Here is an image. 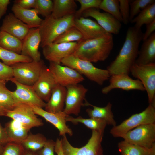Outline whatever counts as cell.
Returning <instances> with one entry per match:
<instances>
[{
  "instance_id": "1",
  "label": "cell",
  "mask_w": 155,
  "mask_h": 155,
  "mask_svg": "<svg viewBox=\"0 0 155 155\" xmlns=\"http://www.w3.org/2000/svg\"><path fill=\"white\" fill-rule=\"evenodd\" d=\"M141 28L134 26L128 28L125 42L118 55L107 67L110 75L118 74L129 75L138 57L140 44L143 40Z\"/></svg>"
},
{
  "instance_id": "2",
  "label": "cell",
  "mask_w": 155,
  "mask_h": 155,
  "mask_svg": "<svg viewBox=\"0 0 155 155\" xmlns=\"http://www.w3.org/2000/svg\"><path fill=\"white\" fill-rule=\"evenodd\" d=\"M113 46V35L107 33L99 37L77 42L73 55L91 63L104 61L109 57Z\"/></svg>"
},
{
  "instance_id": "3",
  "label": "cell",
  "mask_w": 155,
  "mask_h": 155,
  "mask_svg": "<svg viewBox=\"0 0 155 155\" xmlns=\"http://www.w3.org/2000/svg\"><path fill=\"white\" fill-rule=\"evenodd\" d=\"M74 15L56 18L51 14L45 18L39 28L40 46L43 47L53 42L59 36L69 28L74 26Z\"/></svg>"
},
{
  "instance_id": "4",
  "label": "cell",
  "mask_w": 155,
  "mask_h": 155,
  "mask_svg": "<svg viewBox=\"0 0 155 155\" xmlns=\"http://www.w3.org/2000/svg\"><path fill=\"white\" fill-rule=\"evenodd\" d=\"M61 63L64 66L73 69L90 80L102 85L110 76L107 69L95 67L92 63L75 56L73 54L63 59Z\"/></svg>"
},
{
  "instance_id": "5",
  "label": "cell",
  "mask_w": 155,
  "mask_h": 155,
  "mask_svg": "<svg viewBox=\"0 0 155 155\" xmlns=\"http://www.w3.org/2000/svg\"><path fill=\"white\" fill-rule=\"evenodd\" d=\"M155 123V106L149 104L144 111L133 114L117 125L113 126L110 133L114 137H122L128 132L141 125Z\"/></svg>"
},
{
  "instance_id": "6",
  "label": "cell",
  "mask_w": 155,
  "mask_h": 155,
  "mask_svg": "<svg viewBox=\"0 0 155 155\" xmlns=\"http://www.w3.org/2000/svg\"><path fill=\"white\" fill-rule=\"evenodd\" d=\"M45 65L41 60L36 61L19 62L11 66L13 79L21 84L32 86L38 79L41 70Z\"/></svg>"
},
{
  "instance_id": "7",
  "label": "cell",
  "mask_w": 155,
  "mask_h": 155,
  "mask_svg": "<svg viewBox=\"0 0 155 155\" xmlns=\"http://www.w3.org/2000/svg\"><path fill=\"white\" fill-rule=\"evenodd\" d=\"M104 133L92 131L91 137L87 144L80 148L73 146L66 135L61 140L64 155H103L101 143Z\"/></svg>"
},
{
  "instance_id": "8",
  "label": "cell",
  "mask_w": 155,
  "mask_h": 155,
  "mask_svg": "<svg viewBox=\"0 0 155 155\" xmlns=\"http://www.w3.org/2000/svg\"><path fill=\"white\" fill-rule=\"evenodd\" d=\"M130 73L142 83L146 91L149 104L155 106V63H135L131 68Z\"/></svg>"
},
{
  "instance_id": "9",
  "label": "cell",
  "mask_w": 155,
  "mask_h": 155,
  "mask_svg": "<svg viewBox=\"0 0 155 155\" xmlns=\"http://www.w3.org/2000/svg\"><path fill=\"white\" fill-rule=\"evenodd\" d=\"M121 138L130 143L150 149L155 144V123L140 125Z\"/></svg>"
},
{
  "instance_id": "10",
  "label": "cell",
  "mask_w": 155,
  "mask_h": 155,
  "mask_svg": "<svg viewBox=\"0 0 155 155\" xmlns=\"http://www.w3.org/2000/svg\"><path fill=\"white\" fill-rule=\"evenodd\" d=\"M67 94L63 112L66 115H78L83 106L88 89L80 84L66 86Z\"/></svg>"
},
{
  "instance_id": "11",
  "label": "cell",
  "mask_w": 155,
  "mask_h": 155,
  "mask_svg": "<svg viewBox=\"0 0 155 155\" xmlns=\"http://www.w3.org/2000/svg\"><path fill=\"white\" fill-rule=\"evenodd\" d=\"M11 81L16 85V89L11 91L12 94L16 105L24 104L32 106L43 108L46 103L38 96L32 86L23 84L15 80L13 78Z\"/></svg>"
},
{
  "instance_id": "12",
  "label": "cell",
  "mask_w": 155,
  "mask_h": 155,
  "mask_svg": "<svg viewBox=\"0 0 155 155\" xmlns=\"http://www.w3.org/2000/svg\"><path fill=\"white\" fill-rule=\"evenodd\" d=\"M5 116L20 123L29 129L41 126L44 124L42 121L37 117L32 107L26 104L16 105L13 109L7 112Z\"/></svg>"
},
{
  "instance_id": "13",
  "label": "cell",
  "mask_w": 155,
  "mask_h": 155,
  "mask_svg": "<svg viewBox=\"0 0 155 155\" xmlns=\"http://www.w3.org/2000/svg\"><path fill=\"white\" fill-rule=\"evenodd\" d=\"M48 68L57 84L63 86L80 84L84 80L76 70L67 66L49 62Z\"/></svg>"
},
{
  "instance_id": "14",
  "label": "cell",
  "mask_w": 155,
  "mask_h": 155,
  "mask_svg": "<svg viewBox=\"0 0 155 155\" xmlns=\"http://www.w3.org/2000/svg\"><path fill=\"white\" fill-rule=\"evenodd\" d=\"M77 43L53 42L42 48L43 54L45 59L49 62L60 64L63 59L73 54Z\"/></svg>"
},
{
  "instance_id": "15",
  "label": "cell",
  "mask_w": 155,
  "mask_h": 155,
  "mask_svg": "<svg viewBox=\"0 0 155 155\" xmlns=\"http://www.w3.org/2000/svg\"><path fill=\"white\" fill-rule=\"evenodd\" d=\"M81 16L94 18L107 33L112 34H119L121 27V22L106 12H100L98 9L92 8L86 10L82 13Z\"/></svg>"
},
{
  "instance_id": "16",
  "label": "cell",
  "mask_w": 155,
  "mask_h": 155,
  "mask_svg": "<svg viewBox=\"0 0 155 155\" xmlns=\"http://www.w3.org/2000/svg\"><path fill=\"white\" fill-rule=\"evenodd\" d=\"M109 84L101 90L102 93L106 94L115 89H120L125 90H138L145 91L141 82L139 80H134L129 75L125 74L113 75H110Z\"/></svg>"
},
{
  "instance_id": "17",
  "label": "cell",
  "mask_w": 155,
  "mask_h": 155,
  "mask_svg": "<svg viewBox=\"0 0 155 155\" xmlns=\"http://www.w3.org/2000/svg\"><path fill=\"white\" fill-rule=\"evenodd\" d=\"M41 41L39 28H30L22 41L20 54L30 57L33 61H40L41 60V54L38 48Z\"/></svg>"
},
{
  "instance_id": "18",
  "label": "cell",
  "mask_w": 155,
  "mask_h": 155,
  "mask_svg": "<svg viewBox=\"0 0 155 155\" xmlns=\"http://www.w3.org/2000/svg\"><path fill=\"white\" fill-rule=\"evenodd\" d=\"M57 84L49 68L45 65L38 79L32 86L39 97L44 101L47 102L50 99L52 90Z\"/></svg>"
},
{
  "instance_id": "19",
  "label": "cell",
  "mask_w": 155,
  "mask_h": 155,
  "mask_svg": "<svg viewBox=\"0 0 155 155\" xmlns=\"http://www.w3.org/2000/svg\"><path fill=\"white\" fill-rule=\"evenodd\" d=\"M32 107L36 115L43 117L58 129L60 135L62 136L66 134L70 136L73 135L72 130L66 124V118L68 115L63 111L53 113L48 112L42 108Z\"/></svg>"
},
{
  "instance_id": "20",
  "label": "cell",
  "mask_w": 155,
  "mask_h": 155,
  "mask_svg": "<svg viewBox=\"0 0 155 155\" xmlns=\"http://www.w3.org/2000/svg\"><path fill=\"white\" fill-rule=\"evenodd\" d=\"M74 26L81 33L83 40L96 38L108 33L96 22L82 16L75 18Z\"/></svg>"
},
{
  "instance_id": "21",
  "label": "cell",
  "mask_w": 155,
  "mask_h": 155,
  "mask_svg": "<svg viewBox=\"0 0 155 155\" xmlns=\"http://www.w3.org/2000/svg\"><path fill=\"white\" fill-rule=\"evenodd\" d=\"M30 28L13 13H9L3 19L0 31L6 32L22 41Z\"/></svg>"
},
{
  "instance_id": "22",
  "label": "cell",
  "mask_w": 155,
  "mask_h": 155,
  "mask_svg": "<svg viewBox=\"0 0 155 155\" xmlns=\"http://www.w3.org/2000/svg\"><path fill=\"white\" fill-rule=\"evenodd\" d=\"M66 94V87L57 84L52 90L49 100L46 103L45 110L53 113L63 111Z\"/></svg>"
},
{
  "instance_id": "23",
  "label": "cell",
  "mask_w": 155,
  "mask_h": 155,
  "mask_svg": "<svg viewBox=\"0 0 155 155\" xmlns=\"http://www.w3.org/2000/svg\"><path fill=\"white\" fill-rule=\"evenodd\" d=\"M11 10L16 18L28 25L30 28H39L43 20L38 16L34 9H25L14 3Z\"/></svg>"
},
{
  "instance_id": "24",
  "label": "cell",
  "mask_w": 155,
  "mask_h": 155,
  "mask_svg": "<svg viewBox=\"0 0 155 155\" xmlns=\"http://www.w3.org/2000/svg\"><path fill=\"white\" fill-rule=\"evenodd\" d=\"M135 63L147 64L155 63V33L143 41Z\"/></svg>"
},
{
  "instance_id": "25",
  "label": "cell",
  "mask_w": 155,
  "mask_h": 155,
  "mask_svg": "<svg viewBox=\"0 0 155 155\" xmlns=\"http://www.w3.org/2000/svg\"><path fill=\"white\" fill-rule=\"evenodd\" d=\"M90 106L93 108H88L86 111L90 118H95L103 119L105 121L107 125L113 127L116 125V122L114 119V116L111 111L112 104L109 102L104 107H100L92 105L85 100L83 106Z\"/></svg>"
},
{
  "instance_id": "26",
  "label": "cell",
  "mask_w": 155,
  "mask_h": 155,
  "mask_svg": "<svg viewBox=\"0 0 155 155\" xmlns=\"http://www.w3.org/2000/svg\"><path fill=\"white\" fill-rule=\"evenodd\" d=\"M8 141L21 144L28 135L30 129L20 123L12 119L5 127Z\"/></svg>"
},
{
  "instance_id": "27",
  "label": "cell",
  "mask_w": 155,
  "mask_h": 155,
  "mask_svg": "<svg viewBox=\"0 0 155 155\" xmlns=\"http://www.w3.org/2000/svg\"><path fill=\"white\" fill-rule=\"evenodd\" d=\"M51 15L56 18H60L74 15L77 11V5L74 0H53Z\"/></svg>"
},
{
  "instance_id": "28",
  "label": "cell",
  "mask_w": 155,
  "mask_h": 155,
  "mask_svg": "<svg viewBox=\"0 0 155 155\" xmlns=\"http://www.w3.org/2000/svg\"><path fill=\"white\" fill-rule=\"evenodd\" d=\"M67 122H70L75 125L78 123L84 124L92 131H95L104 133L107 125L105 121L103 119L95 118H84L81 116L74 118L69 115L66 117Z\"/></svg>"
},
{
  "instance_id": "29",
  "label": "cell",
  "mask_w": 155,
  "mask_h": 155,
  "mask_svg": "<svg viewBox=\"0 0 155 155\" xmlns=\"http://www.w3.org/2000/svg\"><path fill=\"white\" fill-rule=\"evenodd\" d=\"M6 84L0 82V116H5L7 111L16 106L11 91L6 87Z\"/></svg>"
},
{
  "instance_id": "30",
  "label": "cell",
  "mask_w": 155,
  "mask_h": 155,
  "mask_svg": "<svg viewBox=\"0 0 155 155\" xmlns=\"http://www.w3.org/2000/svg\"><path fill=\"white\" fill-rule=\"evenodd\" d=\"M155 20V3L142 10L130 22L134 23L135 28L140 29L144 24L150 23Z\"/></svg>"
},
{
  "instance_id": "31",
  "label": "cell",
  "mask_w": 155,
  "mask_h": 155,
  "mask_svg": "<svg viewBox=\"0 0 155 155\" xmlns=\"http://www.w3.org/2000/svg\"><path fill=\"white\" fill-rule=\"evenodd\" d=\"M47 140L46 138L42 134H30L21 144L25 150L34 152L41 149Z\"/></svg>"
},
{
  "instance_id": "32",
  "label": "cell",
  "mask_w": 155,
  "mask_h": 155,
  "mask_svg": "<svg viewBox=\"0 0 155 155\" xmlns=\"http://www.w3.org/2000/svg\"><path fill=\"white\" fill-rule=\"evenodd\" d=\"M22 41L12 35L0 31V46L18 54H20Z\"/></svg>"
},
{
  "instance_id": "33",
  "label": "cell",
  "mask_w": 155,
  "mask_h": 155,
  "mask_svg": "<svg viewBox=\"0 0 155 155\" xmlns=\"http://www.w3.org/2000/svg\"><path fill=\"white\" fill-rule=\"evenodd\" d=\"M0 59L4 64L10 66L18 63L30 62L33 61L30 57L17 53L1 46Z\"/></svg>"
},
{
  "instance_id": "34",
  "label": "cell",
  "mask_w": 155,
  "mask_h": 155,
  "mask_svg": "<svg viewBox=\"0 0 155 155\" xmlns=\"http://www.w3.org/2000/svg\"><path fill=\"white\" fill-rule=\"evenodd\" d=\"M118 146L121 155H149L150 149L132 144L124 140L119 142Z\"/></svg>"
},
{
  "instance_id": "35",
  "label": "cell",
  "mask_w": 155,
  "mask_h": 155,
  "mask_svg": "<svg viewBox=\"0 0 155 155\" xmlns=\"http://www.w3.org/2000/svg\"><path fill=\"white\" fill-rule=\"evenodd\" d=\"M83 40V36L80 31L75 26L72 27L59 36L53 43H61L78 42Z\"/></svg>"
},
{
  "instance_id": "36",
  "label": "cell",
  "mask_w": 155,
  "mask_h": 155,
  "mask_svg": "<svg viewBox=\"0 0 155 155\" xmlns=\"http://www.w3.org/2000/svg\"><path fill=\"white\" fill-rule=\"evenodd\" d=\"M99 8L110 14L120 22H122V19L119 10V0H102Z\"/></svg>"
},
{
  "instance_id": "37",
  "label": "cell",
  "mask_w": 155,
  "mask_h": 155,
  "mask_svg": "<svg viewBox=\"0 0 155 155\" xmlns=\"http://www.w3.org/2000/svg\"><path fill=\"white\" fill-rule=\"evenodd\" d=\"M155 3L154 0H135L130 3L129 22L142 10L149 5Z\"/></svg>"
},
{
  "instance_id": "38",
  "label": "cell",
  "mask_w": 155,
  "mask_h": 155,
  "mask_svg": "<svg viewBox=\"0 0 155 155\" xmlns=\"http://www.w3.org/2000/svg\"><path fill=\"white\" fill-rule=\"evenodd\" d=\"M53 1L51 0H36L34 9L38 15L45 18L51 14L53 9Z\"/></svg>"
},
{
  "instance_id": "39",
  "label": "cell",
  "mask_w": 155,
  "mask_h": 155,
  "mask_svg": "<svg viewBox=\"0 0 155 155\" xmlns=\"http://www.w3.org/2000/svg\"><path fill=\"white\" fill-rule=\"evenodd\" d=\"M25 150L21 144L9 142L4 146L0 155H24Z\"/></svg>"
},
{
  "instance_id": "40",
  "label": "cell",
  "mask_w": 155,
  "mask_h": 155,
  "mask_svg": "<svg viewBox=\"0 0 155 155\" xmlns=\"http://www.w3.org/2000/svg\"><path fill=\"white\" fill-rule=\"evenodd\" d=\"M80 5V8L76 11L75 16V18L82 16V13L85 10L92 8L98 9L101 0H77Z\"/></svg>"
},
{
  "instance_id": "41",
  "label": "cell",
  "mask_w": 155,
  "mask_h": 155,
  "mask_svg": "<svg viewBox=\"0 0 155 155\" xmlns=\"http://www.w3.org/2000/svg\"><path fill=\"white\" fill-rule=\"evenodd\" d=\"M120 12L122 19V22L127 25L129 22L130 3L131 1L119 0Z\"/></svg>"
},
{
  "instance_id": "42",
  "label": "cell",
  "mask_w": 155,
  "mask_h": 155,
  "mask_svg": "<svg viewBox=\"0 0 155 155\" xmlns=\"http://www.w3.org/2000/svg\"><path fill=\"white\" fill-rule=\"evenodd\" d=\"M13 78L12 67L0 61V82L6 83Z\"/></svg>"
},
{
  "instance_id": "43",
  "label": "cell",
  "mask_w": 155,
  "mask_h": 155,
  "mask_svg": "<svg viewBox=\"0 0 155 155\" xmlns=\"http://www.w3.org/2000/svg\"><path fill=\"white\" fill-rule=\"evenodd\" d=\"M55 145L53 140H47L43 147L39 150V155H55Z\"/></svg>"
},
{
  "instance_id": "44",
  "label": "cell",
  "mask_w": 155,
  "mask_h": 155,
  "mask_svg": "<svg viewBox=\"0 0 155 155\" xmlns=\"http://www.w3.org/2000/svg\"><path fill=\"white\" fill-rule=\"evenodd\" d=\"M36 0H16L14 1L15 3L21 7L26 9H30L32 8H34Z\"/></svg>"
},
{
  "instance_id": "45",
  "label": "cell",
  "mask_w": 155,
  "mask_h": 155,
  "mask_svg": "<svg viewBox=\"0 0 155 155\" xmlns=\"http://www.w3.org/2000/svg\"><path fill=\"white\" fill-rule=\"evenodd\" d=\"M155 30V20L152 23L146 25V30L143 33V41L147 39Z\"/></svg>"
},
{
  "instance_id": "46",
  "label": "cell",
  "mask_w": 155,
  "mask_h": 155,
  "mask_svg": "<svg viewBox=\"0 0 155 155\" xmlns=\"http://www.w3.org/2000/svg\"><path fill=\"white\" fill-rule=\"evenodd\" d=\"M8 140L5 127L0 123V143L3 146L8 142Z\"/></svg>"
},
{
  "instance_id": "47",
  "label": "cell",
  "mask_w": 155,
  "mask_h": 155,
  "mask_svg": "<svg viewBox=\"0 0 155 155\" xmlns=\"http://www.w3.org/2000/svg\"><path fill=\"white\" fill-rule=\"evenodd\" d=\"M9 0H0V19L6 13Z\"/></svg>"
},
{
  "instance_id": "48",
  "label": "cell",
  "mask_w": 155,
  "mask_h": 155,
  "mask_svg": "<svg viewBox=\"0 0 155 155\" xmlns=\"http://www.w3.org/2000/svg\"><path fill=\"white\" fill-rule=\"evenodd\" d=\"M55 152L57 155H64L61 140L57 138L55 142Z\"/></svg>"
},
{
  "instance_id": "49",
  "label": "cell",
  "mask_w": 155,
  "mask_h": 155,
  "mask_svg": "<svg viewBox=\"0 0 155 155\" xmlns=\"http://www.w3.org/2000/svg\"><path fill=\"white\" fill-rule=\"evenodd\" d=\"M24 155H37L34 152H31L25 150Z\"/></svg>"
},
{
  "instance_id": "50",
  "label": "cell",
  "mask_w": 155,
  "mask_h": 155,
  "mask_svg": "<svg viewBox=\"0 0 155 155\" xmlns=\"http://www.w3.org/2000/svg\"><path fill=\"white\" fill-rule=\"evenodd\" d=\"M4 146L0 143V154L3 152Z\"/></svg>"
}]
</instances>
